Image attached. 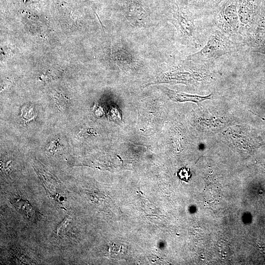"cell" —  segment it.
<instances>
[{
	"mask_svg": "<svg viewBox=\"0 0 265 265\" xmlns=\"http://www.w3.org/2000/svg\"><path fill=\"white\" fill-rule=\"evenodd\" d=\"M237 50L235 43L222 32L216 30L206 45L197 53L187 56V60L195 62H210Z\"/></svg>",
	"mask_w": 265,
	"mask_h": 265,
	"instance_id": "6da1fadb",
	"label": "cell"
},
{
	"mask_svg": "<svg viewBox=\"0 0 265 265\" xmlns=\"http://www.w3.org/2000/svg\"><path fill=\"white\" fill-rule=\"evenodd\" d=\"M245 42L252 52L265 55V0H262L251 26L245 31Z\"/></svg>",
	"mask_w": 265,
	"mask_h": 265,
	"instance_id": "7a4b0ae2",
	"label": "cell"
},
{
	"mask_svg": "<svg viewBox=\"0 0 265 265\" xmlns=\"http://www.w3.org/2000/svg\"><path fill=\"white\" fill-rule=\"evenodd\" d=\"M215 24L225 34L231 35L239 31L240 24L236 0H230L222 8L216 16Z\"/></svg>",
	"mask_w": 265,
	"mask_h": 265,
	"instance_id": "3957f363",
	"label": "cell"
},
{
	"mask_svg": "<svg viewBox=\"0 0 265 265\" xmlns=\"http://www.w3.org/2000/svg\"><path fill=\"white\" fill-rule=\"evenodd\" d=\"M173 24L181 35L191 43L197 44L196 30L193 19L178 10L174 15Z\"/></svg>",
	"mask_w": 265,
	"mask_h": 265,
	"instance_id": "277c9868",
	"label": "cell"
},
{
	"mask_svg": "<svg viewBox=\"0 0 265 265\" xmlns=\"http://www.w3.org/2000/svg\"><path fill=\"white\" fill-rule=\"evenodd\" d=\"M262 0H241L238 9L239 29L246 31L251 26Z\"/></svg>",
	"mask_w": 265,
	"mask_h": 265,
	"instance_id": "5b68a950",
	"label": "cell"
},
{
	"mask_svg": "<svg viewBox=\"0 0 265 265\" xmlns=\"http://www.w3.org/2000/svg\"><path fill=\"white\" fill-rule=\"evenodd\" d=\"M165 91L168 95L173 101L181 102L190 101L195 102L198 104L205 100L212 99L213 96L212 93H211L207 96H202L197 95L188 94L170 90L168 88H166Z\"/></svg>",
	"mask_w": 265,
	"mask_h": 265,
	"instance_id": "8992f818",
	"label": "cell"
},
{
	"mask_svg": "<svg viewBox=\"0 0 265 265\" xmlns=\"http://www.w3.org/2000/svg\"><path fill=\"white\" fill-rule=\"evenodd\" d=\"M11 202L18 211L22 212L27 218L31 220L37 218V211L28 201L20 197H13L11 199Z\"/></svg>",
	"mask_w": 265,
	"mask_h": 265,
	"instance_id": "52a82bcc",
	"label": "cell"
},
{
	"mask_svg": "<svg viewBox=\"0 0 265 265\" xmlns=\"http://www.w3.org/2000/svg\"><path fill=\"white\" fill-rule=\"evenodd\" d=\"M70 219L69 217H66V218L60 223L59 225L57 227L56 229V234L58 236H61L63 234L64 231L68 224Z\"/></svg>",
	"mask_w": 265,
	"mask_h": 265,
	"instance_id": "ba28073f",
	"label": "cell"
},
{
	"mask_svg": "<svg viewBox=\"0 0 265 265\" xmlns=\"http://www.w3.org/2000/svg\"><path fill=\"white\" fill-rule=\"evenodd\" d=\"M178 175L180 179L185 181H187L191 176L188 170L185 168L181 169L178 173Z\"/></svg>",
	"mask_w": 265,
	"mask_h": 265,
	"instance_id": "9c48e42d",
	"label": "cell"
},
{
	"mask_svg": "<svg viewBox=\"0 0 265 265\" xmlns=\"http://www.w3.org/2000/svg\"><path fill=\"white\" fill-rule=\"evenodd\" d=\"M260 165L261 166L262 169H263L264 172H265V164L260 163Z\"/></svg>",
	"mask_w": 265,
	"mask_h": 265,
	"instance_id": "30bf717a",
	"label": "cell"
}]
</instances>
